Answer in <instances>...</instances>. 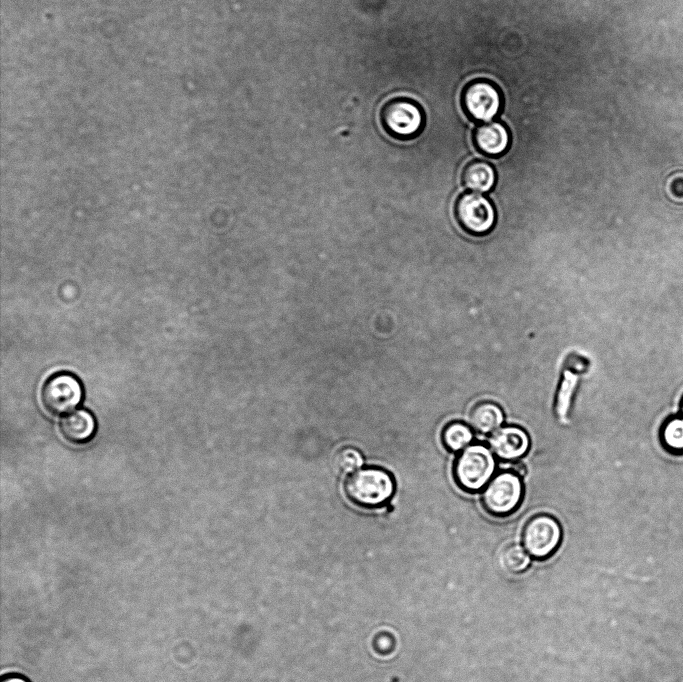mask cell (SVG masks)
I'll return each instance as SVG.
<instances>
[{
    "label": "cell",
    "instance_id": "obj_19",
    "mask_svg": "<svg viewBox=\"0 0 683 682\" xmlns=\"http://www.w3.org/2000/svg\"><path fill=\"white\" fill-rule=\"evenodd\" d=\"M665 192L672 202L683 203V171L672 173L667 178Z\"/></svg>",
    "mask_w": 683,
    "mask_h": 682
},
{
    "label": "cell",
    "instance_id": "obj_12",
    "mask_svg": "<svg viewBox=\"0 0 683 682\" xmlns=\"http://www.w3.org/2000/svg\"><path fill=\"white\" fill-rule=\"evenodd\" d=\"M503 409L495 402L483 400L476 403L470 411L469 423L479 434H492L504 422Z\"/></svg>",
    "mask_w": 683,
    "mask_h": 682
},
{
    "label": "cell",
    "instance_id": "obj_6",
    "mask_svg": "<svg viewBox=\"0 0 683 682\" xmlns=\"http://www.w3.org/2000/svg\"><path fill=\"white\" fill-rule=\"evenodd\" d=\"M84 390L79 379L66 372L52 375L41 390V401L48 413L60 416L73 412L82 402Z\"/></svg>",
    "mask_w": 683,
    "mask_h": 682
},
{
    "label": "cell",
    "instance_id": "obj_8",
    "mask_svg": "<svg viewBox=\"0 0 683 682\" xmlns=\"http://www.w3.org/2000/svg\"><path fill=\"white\" fill-rule=\"evenodd\" d=\"M454 213L459 226L475 236L488 233L495 223L492 202L477 192L461 194L455 202Z\"/></svg>",
    "mask_w": 683,
    "mask_h": 682
},
{
    "label": "cell",
    "instance_id": "obj_21",
    "mask_svg": "<svg viewBox=\"0 0 683 682\" xmlns=\"http://www.w3.org/2000/svg\"><path fill=\"white\" fill-rule=\"evenodd\" d=\"M679 413L681 415H683V395L681 397L680 404H679Z\"/></svg>",
    "mask_w": 683,
    "mask_h": 682
},
{
    "label": "cell",
    "instance_id": "obj_16",
    "mask_svg": "<svg viewBox=\"0 0 683 682\" xmlns=\"http://www.w3.org/2000/svg\"><path fill=\"white\" fill-rule=\"evenodd\" d=\"M579 376L566 368L556 395L555 411L560 421H565L570 411L572 398L577 387Z\"/></svg>",
    "mask_w": 683,
    "mask_h": 682
},
{
    "label": "cell",
    "instance_id": "obj_2",
    "mask_svg": "<svg viewBox=\"0 0 683 682\" xmlns=\"http://www.w3.org/2000/svg\"><path fill=\"white\" fill-rule=\"evenodd\" d=\"M347 498L357 506L373 509L385 505L395 492L391 474L379 467H366L352 473L345 481Z\"/></svg>",
    "mask_w": 683,
    "mask_h": 682
},
{
    "label": "cell",
    "instance_id": "obj_3",
    "mask_svg": "<svg viewBox=\"0 0 683 682\" xmlns=\"http://www.w3.org/2000/svg\"><path fill=\"white\" fill-rule=\"evenodd\" d=\"M522 476L512 469L500 471L483 489L481 502L484 510L498 518L513 514L524 497Z\"/></svg>",
    "mask_w": 683,
    "mask_h": 682
},
{
    "label": "cell",
    "instance_id": "obj_1",
    "mask_svg": "<svg viewBox=\"0 0 683 682\" xmlns=\"http://www.w3.org/2000/svg\"><path fill=\"white\" fill-rule=\"evenodd\" d=\"M495 471L494 453L484 443H473L460 451L452 468L458 487L470 494L483 490Z\"/></svg>",
    "mask_w": 683,
    "mask_h": 682
},
{
    "label": "cell",
    "instance_id": "obj_13",
    "mask_svg": "<svg viewBox=\"0 0 683 682\" xmlns=\"http://www.w3.org/2000/svg\"><path fill=\"white\" fill-rule=\"evenodd\" d=\"M658 439L662 449L671 456H683V415L666 417L658 430Z\"/></svg>",
    "mask_w": 683,
    "mask_h": 682
},
{
    "label": "cell",
    "instance_id": "obj_4",
    "mask_svg": "<svg viewBox=\"0 0 683 682\" xmlns=\"http://www.w3.org/2000/svg\"><path fill=\"white\" fill-rule=\"evenodd\" d=\"M460 102L468 118L488 122L500 112L503 96L495 82L485 78H477L469 81L463 87Z\"/></svg>",
    "mask_w": 683,
    "mask_h": 682
},
{
    "label": "cell",
    "instance_id": "obj_14",
    "mask_svg": "<svg viewBox=\"0 0 683 682\" xmlns=\"http://www.w3.org/2000/svg\"><path fill=\"white\" fill-rule=\"evenodd\" d=\"M493 167L483 160L468 162L462 171L463 185L474 192H488L495 183Z\"/></svg>",
    "mask_w": 683,
    "mask_h": 682
},
{
    "label": "cell",
    "instance_id": "obj_5",
    "mask_svg": "<svg viewBox=\"0 0 683 682\" xmlns=\"http://www.w3.org/2000/svg\"><path fill=\"white\" fill-rule=\"evenodd\" d=\"M381 122L388 134L407 140L417 136L423 129L424 112L421 106L412 99L398 97L389 100L383 106Z\"/></svg>",
    "mask_w": 683,
    "mask_h": 682
},
{
    "label": "cell",
    "instance_id": "obj_15",
    "mask_svg": "<svg viewBox=\"0 0 683 682\" xmlns=\"http://www.w3.org/2000/svg\"><path fill=\"white\" fill-rule=\"evenodd\" d=\"M472 427L462 421L447 423L441 433L444 447L451 452H460L472 443Z\"/></svg>",
    "mask_w": 683,
    "mask_h": 682
},
{
    "label": "cell",
    "instance_id": "obj_17",
    "mask_svg": "<svg viewBox=\"0 0 683 682\" xmlns=\"http://www.w3.org/2000/svg\"><path fill=\"white\" fill-rule=\"evenodd\" d=\"M499 563L506 571L517 574L527 569L530 557L522 546L509 544L500 551Z\"/></svg>",
    "mask_w": 683,
    "mask_h": 682
},
{
    "label": "cell",
    "instance_id": "obj_18",
    "mask_svg": "<svg viewBox=\"0 0 683 682\" xmlns=\"http://www.w3.org/2000/svg\"><path fill=\"white\" fill-rule=\"evenodd\" d=\"M362 463L361 453L352 447L342 448L334 456V465L341 473H351L360 468Z\"/></svg>",
    "mask_w": 683,
    "mask_h": 682
},
{
    "label": "cell",
    "instance_id": "obj_10",
    "mask_svg": "<svg viewBox=\"0 0 683 682\" xmlns=\"http://www.w3.org/2000/svg\"><path fill=\"white\" fill-rule=\"evenodd\" d=\"M473 143L478 151L487 156H500L509 147L510 132L502 122H483L473 131Z\"/></svg>",
    "mask_w": 683,
    "mask_h": 682
},
{
    "label": "cell",
    "instance_id": "obj_11",
    "mask_svg": "<svg viewBox=\"0 0 683 682\" xmlns=\"http://www.w3.org/2000/svg\"><path fill=\"white\" fill-rule=\"evenodd\" d=\"M63 437L73 444H84L90 441L96 431L94 416L85 409L75 410L60 421Z\"/></svg>",
    "mask_w": 683,
    "mask_h": 682
},
{
    "label": "cell",
    "instance_id": "obj_20",
    "mask_svg": "<svg viewBox=\"0 0 683 682\" xmlns=\"http://www.w3.org/2000/svg\"><path fill=\"white\" fill-rule=\"evenodd\" d=\"M1 682H30L20 674H7L1 678Z\"/></svg>",
    "mask_w": 683,
    "mask_h": 682
},
{
    "label": "cell",
    "instance_id": "obj_9",
    "mask_svg": "<svg viewBox=\"0 0 683 682\" xmlns=\"http://www.w3.org/2000/svg\"><path fill=\"white\" fill-rule=\"evenodd\" d=\"M489 447L499 459L511 462L523 457L530 449V437L519 426L507 425L497 429L489 438Z\"/></svg>",
    "mask_w": 683,
    "mask_h": 682
},
{
    "label": "cell",
    "instance_id": "obj_7",
    "mask_svg": "<svg viewBox=\"0 0 683 682\" xmlns=\"http://www.w3.org/2000/svg\"><path fill=\"white\" fill-rule=\"evenodd\" d=\"M562 540V528L551 515L540 513L532 516L524 525L522 542L530 556L545 560L558 549Z\"/></svg>",
    "mask_w": 683,
    "mask_h": 682
}]
</instances>
